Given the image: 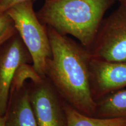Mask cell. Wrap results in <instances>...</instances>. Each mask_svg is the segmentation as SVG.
I'll use <instances>...</instances> for the list:
<instances>
[{
  "label": "cell",
  "mask_w": 126,
  "mask_h": 126,
  "mask_svg": "<svg viewBox=\"0 0 126 126\" xmlns=\"http://www.w3.org/2000/svg\"><path fill=\"white\" fill-rule=\"evenodd\" d=\"M46 26L51 56L47 60L45 75L67 103L83 114L94 116L96 102L91 91L90 51L67 35Z\"/></svg>",
  "instance_id": "obj_1"
},
{
  "label": "cell",
  "mask_w": 126,
  "mask_h": 126,
  "mask_svg": "<svg viewBox=\"0 0 126 126\" xmlns=\"http://www.w3.org/2000/svg\"><path fill=\"white\" fill-rule=\"evenodd\" d=\"M116 0H47L37 12L42 23L71 35L90 51L103 20Z\"/></svg>",
  "instance_id": "obj_2"
},
{
  "label": "cell",
  "mask_w": 126,
  "mask_h": 126,
  "mask_svg": "<svg viewBox=\"0 0 126 126\" xmlns=\"http://www.w3.org/2000/svg\"><path fill=\"white\" fill-rule=\"evenodd\" d=\"M31 57L33 65L42 77L45 76L46 62L51 56L47 26L34 11L33 1L14 6L7 11Z\"/></svg>",
  "instance_id": "obj_3"
},
{
  "label": "cell",
  "mask_w": 126,
  "mask_h": 126,
  "mask_svg": "<svg viewBox=\"0 0 126 126\" xmlns=\"http://www.w3.org/2000/svg\"><path fill=\"white\" fill-rule=\"evenodd\" d=\"M95 59L126 62V7L120 5L103 19L90 50Z\"/></svg>",
  "instance_id": "obj_4"
},
{
  "label": "cell",
  "mask_w": 126,
  "mask_h": 126,
  "mask_svg": "<svg viewBox=\"0 0 126 126\" xmlns=\"http://www.w3.org/2000/svg\"><path fill=\"white\" fill-rule=\"evenodd\" d=\"M89 70L91 91L96 102L126 88V62L104 61L92 56Z\"/></svg>",
  "instance_id": "obj_5"
},
{
  "label": "cell",
  "mask_w": 126,
  "mask_h": 126,
  "mask_svg": "<svg viewBox=\"0 0 126 126\" xmlns=\"http://www.w3.org/2000/svg\"><path fill=\"white\" fill-rule=\"evenodd\" d=\"M29 59L31 57L20 37L12 38L0 52V116L7 112L16 71Z\"/></svg>",
  "instance_id": "obj_6"
},
{
  "label": "cell",
  "mask_w": 126,
  "mask_h": 126,
  "mask_svg": "<svg viewBox=\"0 0 126 126\" xmlns=\"http://www.w3.org/2000/svg\"><path fill=\"white\" fill-rule=\"evenodd\" d=\"M36 85L29 96L38 126H67L64 108L54 91L43 82Z\"/></svg>",
  "instance_id": "obj_7"
},
{
  "label": "cell",
  "mask_w": 126,
  "mask_h": 126,
  "mask_svg": "<svg viewBox=\"0 0 126 126\" xmlns=\"http://www.w3.org/2000/svg\"><path fill=\"white\" fill-rule=\"evenodd\" d=\"M8 107L5 126H39L30 100L29 93L22 89Z\"/></svg>",
  "instance_id": "obj_8"
},
{
  "label": "cell",
  "mask_w": 126,
  "mask_h": 126,
  "mask_svg": "<svg viewBox=\"0 0 126 126\" xmlns=\"http://www.w3.org/2000/svg\"><path fill=\"white\" fill-rule=\"evenodd\" d=\"M94 117L126 118V88L97 100Z\"/></svg>",
  "instance_id": "obj_9"
},
{
  "label": "cell",
  "mask_w": 126,
  "mask_h": 126,
  "mask_svg": "<svg viewBox=\"0 0 126 126\" xmlns=\"http://www.w3.org/2000/svg\"><path fill=\"white\" fill-rule=\"evenodd\" d=\"M67 126H126V118H103L80 112L66 103L63 105Z\"/></svg>",
  "instance_id": "obj_10"
},
{
  "label": "cell",
  "mask_w": 126,
  "mask_h": 126,
  "mask_svg": "<svg viewBox=\"0 0 126 126\" xmlns=\"http://www.w3.org/2000/svg\"><path fill=\"white\" fill-rule=\"evenodd\" d=\"M29 79L36 83V85L43 82L42 77L36 72L33 65H29L28 63H23L19 66L16 71L12 82L11 91L13 90L18 92L21 90L25 81Z\"/></svg>",
  "instance_id": "obj_11"
},
{
  "label": "cell",
  "mask_w": 126,
  "mask_h": 126,
  "mask_svg": "<svg viewBox=\"0 0 126 126\" xmlns=\"http://www.w3.org/2000/svg\"><path fill=\"white\" fill-rule=\"evenodd\" d=\"M14 26L13 21L7 12H0V37Z\"/></svg>",
  "instance_id": "obj_12"
},
{
  "label": "cell",
  "mask_w": 126,
  "mask_h": 126,
  "mask_svg": "<svg viewBox=\"0 0 126 126\" xmlns=\"http://www.w3.org/2000/svg\"><path fill=\"white\" fill-rule=\"evenodd\" d=\"M28 1L33 0H0V12H5L14 6Z\"/></svg>",
  "instance_id": "obj_13"
},
{
  "label": "cell",
  "mask_w": 126,
  "mask_h": 126,
  "mask_svg": "<svg viewBox=\"0 0 126 126\" xmlns=\"http://www.w3.org/2000/svg\"><path fill=\"white\" fill-rule=\"evenodd\" d=\"M15 28L14 26L13 28H11L10 29H9L8 31L6 32L0 37V46L2 45L3 43L11 38L12 36H14V34H15Z\"/></svg>",
  "instance_id": "obj_14"
},
{
  "label": "cell",
  "mask_w": 126,
  "mask_h": 126,
  "mask_svg": "<svg viewBox=\"0 0 126 126\" xmlns=\"http://www.w3.org/2000/svg\"><path fill=\"white\" fill-rule=\"evenodd\" d=\"M6 114L5 116H0V126H5Z\"/></svg>",
  "instance_id": "obj_15"
},
{
  "label": "cell",
  "mask_w": 126,
  "mask_h": 126,
  "mask_svg": "<svg viewBox=\"0 0 126 126\" xmlns=\"http://www.w3.org/2000/svg\"><path fill=\"white\" fill-rule=\"evenodd\" d=\"M120 3V5H122L126 7V0H116Z\"/></svg>",
  "instance_id": "obj_16"
},
{
  "label": "cell",
  "mask_w": 126,
  "mask_h": 126,
  "mask_svg": "<svg viewBox=\"0 0 126 126\" xmlns=\"http://www.w3.org/2000/svg\"><path fill=\"white\" fill-rule=\"evenodd\" d=\"M45 1H47V0H45Z\"/></svg>",
  "instance_id": "obj_17"
}]
</instances>
